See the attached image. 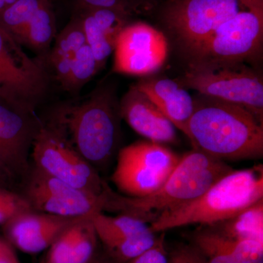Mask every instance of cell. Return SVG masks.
Listing matches in <instances>:
<instances>
[{"label":"cell","mask_w":263,"mask_h":263,"mask_svg":"<svg viewBox=\"0 0 263 263\" xmlns=\"http://www.w3.org/2000/svg\"><path fill=\"white\" fill-rule=\"evenodd\" d=\"M98 240L108 256L118 263H127L153 247L156 233L146 222L126 214L117 216L97 213L91 218Z\"/></svg>","instance_id":"cell-14"},{"label":"cell","mask_w":263,"mask_h":263,"mask_svg":"<svg viewBox=\"0 0 263 263\" xmlns=\"http://www.w3.org/2000/svg\"><path fill=\"white\" fill-rule=\"evenodd\" d=\"M177 82L198 94L235 104L263 122V80L245 62L190 63Z\"/></svg>","instance_id":"cell-5"},{"label":"cell","mask_w":263,"mask_h":263,"mask_svg":"<svg viewBox=\"0 0 263 263\" xmlns=\"http://www.w3.org/2000/svg\"><path fill=\"white\" fill-rule=\"evenodd\" d=\"M78 11L93 8H116L130 13L148 0H76Z\"/></svg>","instance_id":"cell-27"},{"label":"cell","mask_w":263,"mask_h":263,"mask_svg":"<svg viewBox=\"0 0 263 263\" xmlns=\"http://www.w3.org/2000/svg\"><path fill=\"white\" fill-rule=\"evenodd\" d=\"M262 41L263 0H254L190 53V63H248L260 54Z\"/></svg>","instance_id":"cell-6"},{"label":"cell","mask_w":263,"mask_h":263,"mask_svg":"<svg viewBox=\"0 0 263 263\" xmlns=\"http://www.w3.org/2000/svg\"><path fill=\"white\" fill-rule=\"evenodd\" d=\"M41 125L35 114L0 98V161L20 183L30 169L29 152Z\"/></svg>","instance_id":"cell-13"},{"label":"cell","mask_w":263,"mask_h":263,"mask_svg":"<svg viewBox=\"0 0 263 263\" xmlns=\"http://www.w3.org/2000/svg\"><path fill=\"white\" fill-rule=\"evenodd\" d=\"M167 263H207L201 252L193 245H184L174 251Z\"/></svg>","instance_id":"cell-28"},{"label":"cell","mask_w":263,"mask_h":263,"mask_svg":"<svg viewBox=\"0 0 263 263\" xmlns=\"http://www.w3.org/2000/svg\"><path fill=\"white\" fill-rule=\"evenodd\" d=\"M160 109L176 129L188 136V123L194 111V100L177 81L146 78L135 84Z\"/></svg>","instance_id":"cell-19"},{"label":"cell","mask_w":263,"mask_h":263,"mask_svg":"<svg viewBox=\"0 0 263 263\" xmlns=\"http://www.w3.org/2000/svg\"><path fill=\"white\" fill-rule=\"evenodd\" d=\"M21 46L0 26V98L34 114L47 93L49 80L42 64Z\"/></svg>","instance_id":"cell-10"},{"label":"cell","mask_w":263,"mask_h":263,"mask_svg":"<svg viewBox=\"0 0 263 263\" xmlns=\"http://www.w3.org/2000/svg\"><path fill=\"white\" fill-rule=\"evenodd\" d=\"M193 100L187 138L195 149L223 161L262 158L263 122L235 104L200 94Z\"/></svg>","instance_id":"cell-1"},{"label":"cell","mask_w":263,"mask_h":263,"mask_svg":"<svg viewBox=\"0 0 263 263\" xmlns=\"http://www.w3.org/2000/svg\"><path fill=\"white\" fill-rule=\"evenodd\" d=\"M43 0H16L0 13V26L20 45L26 29Z\"/></svg>","instance_id":"cell-24"},{"label":"cell","mask_w":263,"mask_h":263,"mask_svg":"<svg viewBox=\"0 0 263 263\" xmlns=\"http://www.w3.org/2000/svg\"><path fill=\"white\" fill-rule=\"evenodd\" d=\"M254 0H169L162 11L164 25L190 53L221 24Z\"/></svg>","instance_id":"cell-9"},{"label":"cell","mask_w":263,"mask_h":263,"mask_svg":"<svg viewBox=\"0 0 263 263\" xmlns=\"http://www.w3.org/2000/svg\"><path fill=\"white\" fill-rule=\"evenodd\" d=\"M202 228L194 235L193 245L207 263H263V243L233 239L211 227Z\"/></svg>","instance_id":"cell-18"},{"label":"cell","mask_w":263,"mask_h":263,"mask_svg":"<svg viewBox=\"0 0 263 263\" xmlns=\"http://www.w3.org/2000/svg\"><path fill=\"white\" fill-rule=\"evenodd\" d=\"M99 70L100 69L92 51L87 44H85L73 57L62 88L71 94L79 92Z\"/></svg>","instance_id":"cell-25"},{"label":"cell","mask_w":263,"mask_h":263,"mask_svg":"<svg viewBox=\"0 0 263 263\" xmlns=\"http://www.w3.org/2000/svg\"><path fill=\"white\" fill-rule=\"evenodd\" d=\"M262 199V164L233 170L197 198L161 214L150 228L157 233L193 224L213 226Z\"/></svg>","instance_id":"cell-4"},{"label":"cell","mask_w":263,"mask_h":263,"mask_svg":"<svg viewBox=\"0 0 263 263\" xmlns=\"http://www.w3.org/2000/svg\"><path fill=\"white\" fill-rule=\"evenodd\" d=\"M180 158L163 144L136 142L119 151L112 181L125 196H147L163 184Z\"/></svg>","instance_id":"cell-8"},{"label":"cell","mask_w":263,"mask_h":263,"mask_svg":"<svg viewBox=\"0 0 263 263\" xmlns=\"http://www.w3.org/2000/svg\"><path fill=\"white\" fill-rule=\"evenodd\" d=\"M167 259L163 238H160L153 247L127 263H167Z\"/></svg>","instance_id":"cell-29"},{"label":"cell","mask_w":263,"mask_h":263,"mask_svg":"<svg viewBox=\"0 0 263 263\" xmlns=\"http://www.w3.org/2000/svg\"><path fill=\"white\" fill-rule=\"evenodd\" d=\"M233 170L224 161L194 148L181 157L163 184L151 195L128 197L109 188L104 211L134 216L152 224L163 213L200 196Z\"/></svg>","instance_id":"cell-3"},{"label":"cell","mask_w":263,"mask_h":263,"mask_svg":"<svg viewBox=\"0 0 263 263\" xmlns=\"http://www.w3.org/2000/svg\"><path fill=\"white\" fill-rule=\"evenodd\" d=\"M16 1V0H6L7 7L9 6V5L13 4L14 2Z\"/></svg>","instance_id":"cell-33"},{"label":"cell","mask_w":263,"mask_h":263,"mask_svg":"<svg viewBox=\"0 0 263 263\" xmlns=\"http://www.w3.org/2000/svg\"><path fill=\"white\" fill-rule=\"evenodd\" d=\"M90 217L78 221L47 249L41 263H91L98 238Z\"/></svg>","instance_id":"cell-20"},{"label":"cell","mask_w":263,"mask_h":263,"mask_svg":"<svg viewBox=\"0 0 263 263\" xmlns=\"http://www.w3.org/2000/svg\"><path fill=\"white\" fill-rule=\"evenodd\" d=\"M84 218L29 211L15 216L5 224L4 229L12 245L24 253L37 254L46 250L64 232Z\"/></svg>","instance_id":"cell-15"},{"label":"cell","mask_w":263,"mask_h":263,"mask_svg":"<svg viewBox=\"0 0 263 263\" xmlns=\"http://www.w3.org/2000/svg\"><path fill=\"white\" fill-rule=\"evenodd\" d=\"M209 227L233 239L263 243V199L233 217Z\"/></svg>","instance_id":"cell-22"},{"label":"cell","mask_w":263,"mask_h":263,"mask_svg":"<svg viewBox=\"0 0 263 263\" xmlns=\"http://www.w3.org/2000/svg\"><path fill=\"white\" fill-rule=\"evenodd\" d=\"M13 247L8 240L0 238V263H20Z\"/></svg>","instance_id":"cell-30"},{"label":"cell","mask_w":263,"mask_h":263,"mask_svg":"<svg viewBox=\"0 0 263 263\" xmlns=\"http://www.w3.org/2000/svg\"><path fill=\"white\" fill-rule=\"evenodd\" d=\"M86 44V37L79 17H74L55 37L54 46L48 57L57 80L61 86L69 73L76 53Z\"/></svg>","instance_id":"cell-21"},{"label":"cell","mask_w":263,"mask_h":263,"mask_svg":"<svg viewBox=\"0 0 263 263\" xmlns=\"http://www.w3.org/2000/svg\"><path fill=\"white\" fill-rule=\"evenodd\" d=\"M130 13L116 8H93L79 11L86 44L100 70L115 48L119 34L129 24Z\"/></svg>","instance_id":"cell-17"},{"label":"cell","mask_w":263,"mask_h":263,"mask_svg":"<svg viewBox=\"0 0 263 263\" xmlns=\"http://www.w3.org/2000/svg\"><path fill=\"white\" fill-rule=\"evenodd\" d=\"M31 152L33 166L43 172L97 196H105L108 183L48 123L41 122Z\"/></svg>","instance_id":"cell-7"},{"label":"cell","mask_w":263,"mask_h":263,"mask_svg":"<svg viewBox=\"0 0 263 263\" xmlns=\"http://www.w3.org/2000/svg\"><path fill=\"white\" fill-rule=\"evenodd\" d=\"M167 52L163 33L143 22L129 24L116 43L113 70L127 75H151L163 65Z\"/></svg>","instance_id":"cell-12"},{"label":"cell","mask_w":263,"mask_h":263,"mask_svg":"<svg viewBox=\"0 0 263 263\" xmlns=\"http://www.w3.org/2000/svg\"><path fill=\"white\" fill-rule=\"evenodd\" d=\"M120 118L113 87L100 86L79 101L59 105L46 123L98 171L117 151Z\"/></svg>","instance_id":"cell-2"},{"label":"cell","mask_w":263,"mask_h":263,"mask_svg":"<svg viewBox=\"0 0 263 263\" xmlns=\"http://www.w3.org/2000/svg\"><path fill=\"white\" fill-rule=\"evenodd\" d=\"M91 263H118L114 261L113 259L110 258V257H95L94 260Z\"/></svg>","instance_id":"cell-31"},{"label":"cell","mask_w":263,"mask_h":263,"mask_svg":"<svg viewBox=\"0 0 263 263\" xmlns=\"http://www.w3.org/2000/svg\"><path fill=\"white\" fill-rule=\"evenodd\" d=\"M119 110L129 127L148 141L160 144L177 141L176 128L172 122L135 85L123 96Z\"/></svg>","instance_id":"cell-16"},{"label":"cell","mask_w":263,"mask_h":263,"mask_svg":"<svg viewBox=\"0 0 263 263\" xmlns=\"http://www.w3.org/2000/svg\"><path fill=\"white\" fill-rule=\"evenodd\" d=\"M7 8L6 0H0V13Z\"/></svg>","instance_id":"cell-32"},{"label":"cell","mask_w":263,"mask_h":263,"mask_svg":"<svg viewBox=\"0 0 263 263\" xmlns=\"http://www.w3.org/2000/svg\"><path fill=\"white\" fill-rule=\"evenodd\" d=\"M57 36L54 11L49 0H43L26 29L22 45L45 51Z\"/></svg>","instance_id":"cell-23"},{"label":"cell","mask_w":263,"mask_h":263,"mask_svg":"<svg viewBox=\"0 0 263 263\" xmlns=\"http://www.w3.org/2000/svg\"><path fill=\"white\" fill-rule=\"evenodd\" d=\"M33 211L19 192L0 187V224L4 226L19 214Z\"/></svg>","instance_id":"cell-26"},{"label":"cell","mask_w":263,"mask_h":263,"mask_svg":"<svg viewBox=\"0 0 263 263\" xmlns=\"http://www.w3.org/2000/svg\"><path fill=\"white\" fill-rule=\"evenodd\" d=\"M21 194L34 212L69 217H87L103 212L105 196L76 188L32 166L21 182Z\"/></svg>","instance_id":"cell-11"}]
</instances>
